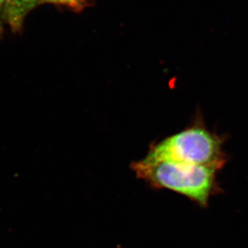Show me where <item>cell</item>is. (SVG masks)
I'll list each match as a JSON object with an SVG mask.
<instances>
[{"label": "cell", "instance_id": "obj_1", "mask_svg": "<svg viewBox=\"0 0 248 248\" xmlns=\"http://www.w3.org/2000/svg\"><path fill=\"white\" fill-rule=\"evenodd\" d=\"M134 170L153 185L184 194L201 204L208 200L218 169L211 166L161 161L136 162Z\"/></svg>", "mask_w": 248, "mask_h": 248}, {"label": "cell", "instance_id": "obj_2", "mask_svg": "<svg viewBox=\"0 0 248 248\" xmlns=\"http://www.w3.org/2000/svg\"><path fill=\"white\" fill-rule=\"evenodd\" d=\"M148 162H183L218 169L222 163L220 144L202 129H188L166 138L144 158Z\"/></svg>", "mask_w": 248, "mask_h": 248}, {"label": "cell", "instance_id": "obj_3", "mask_svg": "<svg viewBox=\"0 0 248 248\" xmlns=\"http://www.w3.org/2000/svg\"><path fill=\"white\" fill-rule=\"evenodd\" d=\"M39 2V0H10L5 12V23L12 30L19 31L28 15Z\"/></svg>", "mask_w": 248, "mask_h": 248}, {"label": "cell", "instance_id": "obj_4", "mask_svg": "<svg viewBox=\"0 0 248 248\" xmlns=\"http://www.w3.org/2000/svg\"><path fill=\"white\" fill-rule=\"evenodd\" d=\"M39 1L40 2H48L53 4L62 5L73 9L82 8L89 2V0H39Z\"/></svg>", "mask_w": 248, "mask_h": 248}, {"label": "cell", "instance_id": "obj_5", "mask_svg": "<svg viewBox=\"0 0 248 248\" xmlns=\"http://www.w3.org/2000/svg\"><path fill=\"white\" fill-rule=\"evenodd\" d=\"M10 0H0V29L2 28V22H4V16L7 5Z\"/></svg>", "mask_w": 248, "mask_h": 248}]
</instances>
